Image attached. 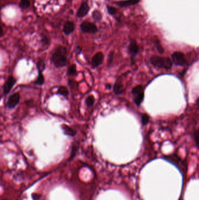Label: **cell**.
Masks as SVG:
<instances>
[{
	"instance_id": "cell-1",
	"label": "cell",
	"mask_w": 199,
	"mask_h": 200,
	"mask_svg": "<svg viewBox=\"0 0 199 200\" xmlns=\"http://www.w3.org/2000/svg\"><path fill=\"white\" fill-rule=\"evenodd\" d=\"M67 49L63 46H58L52 53V61L57 68L64 67L67 63Z\"/></svg>"
},
{
	"instance_id": "cell-2",
	"label": "cell",
	"mask_w": 199,
	"mask_h": 200,
	"mask_svg": "<svg viewBox=\"0 0 199 200\" xmlns=\"http://www.w3.org/2000/svg\"><path fill=\"white\" fill-rule=\"evenodd\" d=\"M150 61L152 65L158 68L169 69L172 66V61L168 57L154 56L151 57Z\"/></svg>"
},
{
	"instance_id": "cell-3",
	"label": "cell",
	"mask_w": 199,
	"mask_h": 200,
	"mask_svg": "<svg viewBox=\"0 0 199 200\" xmlns=\"http://www.w3.org/2000/svg\"><path fill=\"white\" fill-rule=\"evenodd\" d=\"M165 159H166V161L171 162L172 164L175 166L177 169L181 171L182 174L185 175L186 174L187 170L186 164L177 155L175 154L166 156L165 157Z\"/></svg>"
},
{
	"instance_id": "cell-4",
	"label": "cell",
	"mask_w": 199,
	"mask_h": 200,
	"mask_svg": "<svg viewBox=\"0 0 199 200\" xmlns=\"http://www.w3.org/2000/svg\"><path fill=\"white\" fill-rule=\"evenodd\" d=\"M81 31L87 34H95L98 32V28L95 24L88 21H84L80 25Z\"/></svg>"
},
{
	"instance_id": "cell-5",
	"label": "cell",
	"mask_w": 199,
	"mask_h": 200,
	"mask_svg": "<svg viewBox=\"0 0 199 200\" xmlns=\"http://www.w3.org/2000/svg\"><path fill=\"white\" fill-rule=\"evenodd\" d=\"M20 98L21 96L19 92H15L10 96L7 101V106L9 108H14L19 103Z\"/></svg>"
},
{
	"instance_id": "cell-6",
	"label": "cell",
	"mask_w": 199,
	"mask_h": 200,
	"mask_svg": "<svg viewBox=\"0 0 199 200\" xmlns=\"http://www.w3.org/2000/svg\"><path fill=\"white\" fill-rule=\"evenodd\" d=\"M104 60V55L102 52H98L93 56L91 61V65L93 69H95L101 65Z\"/></svg>"
},
{
	"instance_id": "cell-7",
	"label": "cell",
	"mask_w": 199,
	"mask_h": 200,
	"mask_svg": "<svg viewBox=\"0 0 199 200\" xmlns=\"http://www.w3.org/2000/svg\"><path fill=\"white\" fill-rule=\"evenodd\" d=\"M172 58L173 63L176 65L183 66L186 63V59L184 55L180 52L173 53Z\"/></svg>"
},
{
	"instance_id": "cell-8",
	"label": "cell",
	"mask_w": 199,
	"mask_h": 200,
	"mask_svg": "<svg viewBox=\"0 0 199 200\" xmlns=\"http://www.w3.org/2000/svg\"><path fill=\"white\" fill-rule=\"evenodd\" d=\"M17 82V80L11 76H9L7 81L5 82L4 87H3V92L4 95H7L11 89L13 88V86Z\"/></svg>"
},
{
	"instance_id": "cell-9",
	"label": "cell",
	"mask_w": 199,
	"mask_h": 200,
	"mask_svg": "<svg viewBox=\"0 0 199 200\" xmlns=\"http://www.w3.org/2000/svg\"><path fill=\"white\" fill-rule=\"evenodd\" d=\"M89 11V7L87 2H83L77 13V17L82 18L86 16Z\"/></svg>"
},
{
	"instance_id": "cell-10",
	"label": "cell",
	"mask_w": 199,
	"mask_h": 200,
	"mask_svg": "<svg viewBox=\"0 0 199 200\" xmlns=\"http://www.w3.org/2000/svg\"><path fill=\"white\" fill-rule=\"evenodd\" d=\"M75 29L74 23L72 21H67L64 24L63 31L65 35H68L73 33Z\"/></svg>"
},
{
	"instance_id": "cell-11",
	"label": "cell",
	"mask_w": 199,
	"mask_h": 200,
	"mask_svg": "<svg viewBox=\"0 0 199 200\" xmlns=\"http://www.w3.org/2000/svg\"><path fill=\"white\" fill-rule=\"evenodd\" d=\"M129 52L132 56H134L139 52V46L134 40H132L129 46Z\"/></svg>"
},
{
	"instance_id": "cell-12",
	"label": "cell",
	"mask_w": 199,
	"mask_h": 200,
	"mask_svg": "<svg viewBox=\"0 0 199 200\" xmlns=\"http://www.w3.org/2000/svg\"><path fill=\"white\" fill-rule=\"evenodd\" d=\"M140 2V0H124L117 1L116 4L121 7H125L130 5L137 4Z\"/></svg>"
},
{
	"instance_id": "cell-13",
	"label": "cell",
	"mask_w": 199,
	"mask_h": 200,
	"mask_svg": "<svg viewBox=\"0 0 199 200\" xmlns=\"http://www.w3.org/2000/svg\"><path fill=\"white\" fill-rule=\"evenodd\" d=\"M61 128L64 134L69 136H74L76 135V131L73 128H71V127L67 126L65 124H63L61 125Z\"/></svg>"
},
{
	"instance_id": "cell-14",
	"label": "cell",
	"mask_w": 199,
	"mask_h": 200,
	"mask_svg": "<svg viewBox=\"0 0 199 200\" xmlns=\"http://www.w3.org/2000/svg\"><path fill=\"white\" fill-rule=\"evenodd\" d=\"M124 86L120 82L117 81L113 86V92L116 94H120L124 92Z\"/></svg>"
},
{
	"instance_id": "cell-15",
	"label": "cell",
	"mask_w": 199,
	"mask_h": 200,
	"mask_svg": "<svg viewBox=\"0 0 199 200\" xmlns=\"http://www.w3.org/2000/svg\"><path fill=\"white\" fill-rule=\"evenodd\" d=\"M144 97V92H141L140 94L134 96V101L135 104L138 106H140L141 104V103L143 102Z\"/></svg>"
},
{
	"instance_id": "cell-16",
	"label": "cell",
	"mask_w": 199,
	"mask_h": 200,
	"mask_svg": "<svg viewBox=\"0 0 199 200\" xmlns=\"http://www.w3.org/2000/svg\"><path fill=\"white\" fill-rule=\"evenodd\" d=\"M57 94H60L61 96H64V97H67L69 94V90L65 86H60L58 88L57 92Z\"/></svg>"
},
{
	"instance_id": "cell-17",
	"label": "cell",
	"mask_w": 199,
	"mask_h": 200,
	"mask_svg": "<svg viewBox=\"0 0 199 200\" xmlns=\"http://www.w3.org/2000/svg\"><path fill=\"white\" fill-rule=\"evenodd\" d=\"M43 72H40L38 71V78L35 80V84L38 86H42L44 83V77L43 74L42 73Z\"/></svg>"
},
{
	"instance_id": "cell-18",
	"label": "cell",
	"mask_w": 199,
	"mask_h": 200,
	"mask_svg": "<svg viewBox=\"0 0 199 200\" xmlns=\"http://www.w3.org/2000/svg\"><path fill=\"white\" fill-rule=\"evenodd\" d=\"M77 73V67L75 65H72L69 66V67L68 68L67 70V74L69 76H75Z\"/></svg>"
},
{
	"instance_id": "cell-19",
	"label": "cell",
	"mask_w": 199,
	"mask_h": 200,
	"mask_svg": "<svg viewBox=\"0 0 199 200\" xmlns=\"http://www.w3.org/2000/svg\"><path fill=\"white\" fill-rule=\"evenodd\" d=\"M37 69L38 70V71L40 72H43L44 70L45 69L46 67V64L43 60L42 59H39L37 62Z\"/></svg>"
},
{
	"instance_id": "cell-20",
	"label": "cell",
	"mask_w": 199,
	"mask_h": 200,
	"mask_svg": "<svg viewBox=\"0 0 199 200\" xmlns=\"http://www.w3.org/2000/svg\"><path fill=\"white\" fill-rule=\"evenodd\" d=\"M95 97L94 96L91 95V96H88L87 98V99L85 100V104L87 105V107H91L95 103Z\"/></svg>"
},
{
	"instance_id": "cell-21",
	"label": "cell",
	"mask_w": 199,
	"mask_h": 200,
	"mask_svg": "<svg viewBox=\"0 0 199 200\" xmlns=\"http://www.w3.org/2000/svg\"><path fill=\"white\" fill-rule=\"evenodd\" d=\"M30 0H21L19 3V7L21 9L28 8L30 7Z\"/></svg>"
},
{
	"instance_id": "cell-22",
	"label": "cell",
	"mask_w": 199,
	"mask_h": 200,
	"mask_svg": "<svg viewBox=\"0 0 199 200\" xmlns=\"http://www.w3.org/2000/svg\"><path fill=\"white\" fill-rule=\"evenodd\" d=\"M92 18L96 21H100L102 19V15L100 11L98 10H95L92 13Z\"/></svg>"
},
{
	"instance_id": "cell-23",
	"label": "cell",
	"mask_w": 199,
	"mask_h": 200,
	"mask_svg": "<svg viewBox=\"0 0 199 200\" xmlns=\"http://www.w3.org/2000/svg\"><path fill=\"white\" fill-rule=\"evenodd\" d=\"M143 92V88L141 86H137L136 87H134L132 90V94L135 96L138 94H140V92Z\"/></svg>"
},
{
	"instance_id": "cell-24",
	"label": "cell",
	"mask_w": 199,
	"mask_h": 200,
	"mask_svg": "<svg viewBox=\"0 0 199 200\" xmlns=\"http://www.w3.org/2000/svg\"><path fill=\"white\" fill-rule=\"evenodd\" d=\"M193 136H194V139H195V143H196V146L199 150V130H196L194 132Z\"/></svg>"
},
{
	"instance_id": "cell-25",
	"label": "cell",
	"mask_w": 199,
	"mask_h": 200,
	"mask_svg": "<svg viewBox=\"0 0 199 200\" xmlns=\"http://www.w3.org/2000/svg\"><path fill=\"white\" fill-rule=\"evenodd\" d=\"M149 121H150L149 116L147 114H145V113L143 114L142 117H141V122H142V124H143V125H147L148 123L149 122Z\"/></svg>"
},
{
	"instance_id": "cell-26",
	"label": "cell",
	"mask_w": 199,
	"mask_h": 200,
	"mask_svg": "<svg viewBox=\"0 0 199 200\" xmlns=\"http://www.w3.org/2000/svg\"><path fill=\"white\" fill-rule=\"evenodd\" d=\"M154 42H155L156 48L157 49V50H158V52L160 53H162L164 52V49L162 48V46H161L160 41L158 39H156Z\"/></svg>"
},
{
	"instance_id": "cell-27",
	"label": "cell",
	"mask_w": 199,
	"mask_h": 200,
	"mask_svg": "<svg viewBox=\"0 0 199 200\" xmlns=\"http://www.w3.org/2000/svg\"><path fill=\"white\" fill-rule=\"evenodd\" d=\"M107 10H108V12L110 15H115L116 14V13H117V9L112 6H110V5H107Z\"/></svg>"
},
{
	"instance_id": "cell-28",
	"label": "cell",
	"mask_w": 199,
	"mask_h": 200,
	"mask_svg": "<svg viewBox=\"0 0 199 200\" xmlns=\"http://www.w3.org/2000/svg\"><path fill=\"white\" fill-rule=\"evenodd\" d=\"M113 52H110L109 55L108 60V66H110V65L112 64L113 61Z\"/></svg>"
},
{
	"instance_id": "cell-29",
	"label": "cell",
	"mask_w": 199,
	"mask_h": 200,
	"mask_svg": "<svg viewBox=\"0 0 199 200\" xmlns=\"http://www.w3.org/2000/svg\"><path fill=\"white\" fill-rule=\"evenodd\" d=\"M42 43H43L44 45H48V44H49V40H48V39L47 36L43 35L42 36Z\"/></svg>"
},
{
	"instance_id": "cell-30",
	"label": "cell",
	"mask_w": 199,
	"mask_h": 200,
	"mask_svg": "<svg viewBox=\"0 0 199 200\" xmlns=\"http://www.w3.org/2000/svg\"><path fill=\"white\" fill-rule=\"evenodd\" d=\"M81 50H82V49H81V48L80 47V46H77V48H76V49H75V53H77V54H80V53L81 52Z\"/></svg>"
},
{
	"instance_id": "cell-31",
	"label": "cell",
	"mask_w": 199,
	"mask_h": 200,
	"mask_svg": "<svg viewBox=\"0 0 199 200\" xmlns=\"http://www.w3.org/2000/svg\"><path fill=\"white\" fill-rule=\"evenodd\" d=\"M106 88H107V89H108V90H110V89L111 88V86H110V84H106Z\"/></svg>"
},
{
	"instance_id": "cell-32",
	"label": "cell",
	"mask_w": 199,
	"mask_h": 200,
	"mask_svg": "<svg viewBox=\"0 0 199 200\" xmlns=\"http://www.w3.org/2000/svg\"><path fill=\"white\" fill-rule=\"evenodd\" d=\"M197 106L199 107V98H198L197 101Z\"/></svg>"
},
{
	"instance_id": "cell-33",
	"label": "cell",
	"mask_w": 199,
	"mask_h": 200,
	"mask_svg": "<svg viewBox=\"0 0 199 200\" xmlns=\"http://www.w3.org/2000/svg\"></svg>"
}]
</instances>
